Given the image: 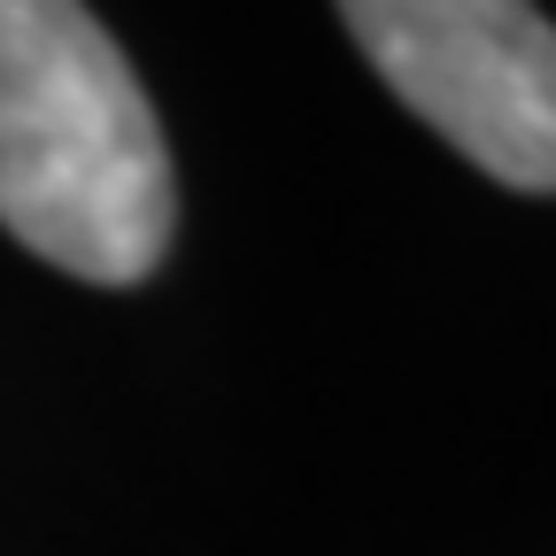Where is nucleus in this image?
I'll return each instance as SVG.
<instances>
[{"instance_id": "2", "label": "nucleus", "mask_w": 556, "mask_h": 556, "mask_svg": "<svg viewBox=\"0 0 556 556\" xmlns=\"http://www.w3.org/2000/svg\"><path fill=\"white\" fill-rule=\"evenodd\" d=\"M387 93L464 163L556 193V24L533 0H332Z\"/></svg>"}, {"instance_id": "1", "label": "nucleus", "mask_w": 556, "mask_h": 556, "mask_svg": "<svg viewBox=\"0 0 556 556\" xmlns=\"http://www.w3.org/2000/svg\"><path fill=\"white\" fill-rule=\"evenodd\" d=\"M0 232L86 287H139L170 255L163 124L86 0H0Z\"/></svg>"}]
</instances>
